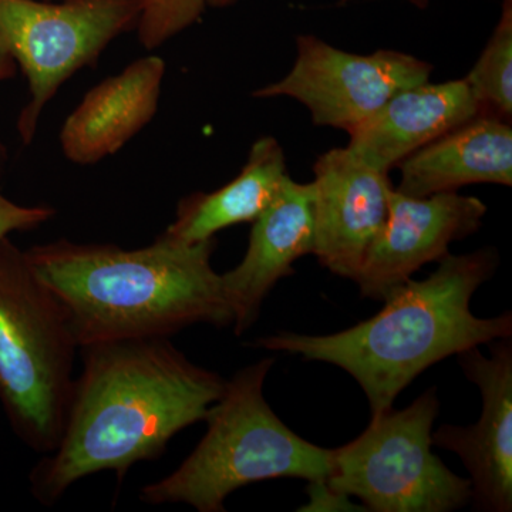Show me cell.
I'll return each instance as SVG.
<instances>
[{
    "label": "cell",
    "mask_w": 512,
    "mask_h": 512,
    "mask_svg": "<svg viewBox=\"0 0 512 512\" xmlns=\"http://www.w3.org/2000/svg\"><path fill=\"white\" fill-rule=\"evenodd\" d=\"M431 74L433 64L400 50L356 55L318 36L299 35L289 73L252 96L289 97L306 107L315 126L350 134L393 94L429 82Z\"/></svg>",
    "instance_id": "obj_8"
},
{
    "label": "cell",
    "mask_w": 512,
    "mask_h": 512,
    "mask_svg": "<svg viewBox=\"0 0 512 512\" xmlns=\"http://www.w3.org/2000/svg\"><path fill=\"white\" fill-rule=\"evenodd\" d=\"M440 402L436 387L409 407L372 416L369 427L332 450L326 481L373 512H448L471 500V481L431 451Z\"/></svg>",
    "instance_id": "obj_6"
},
{
    "label": "cell",
    "mask_w": 512,
    "mask_h": 512,
    "mask_svg": "<svg viewBox=\"0 0 512 512\" xmlns=\"http://www.w3.org/2000/svg\"><path fill=\"white\" fill-rule=\"evenodd\" d=\"M80 349L62 437L30 473L33 497L49 507L84 477L114 471L121 481L134 464L157 460L175 434L205 420L227 383L168 338Z\"/></svg>",
    "instance_id": "obj_1"
},
{
    "label": "cell",
    "mask_w": 512,
    "mask_h": 512,
    "mask_svg": "<svg viewBox=\"0 0 512 512\" xmlns=\"http://www.w3.org/2000/svg\"><path fill=\"white\" fill-rule=\"evenodd\" d=\"M144 5L146 0H0V46L20 64L32 93L19 120L25 143L60 84L138 22Z\"/></svg>",
    "instance_id": "obj_7"
},
{
    "label": "cell",
    "mask_w": 512,
    "mask_h": 512,
    "mask_svg": "<svg viewBox=\"0 0 512 512\" xmlns=\"http://www.w3.org/2000/svg\"><path fill=\"white\" fill-rule=\"evenodd\" d=\"M500 256L493 247L441 259L423 281L412 278L384 298L382 311L333 335L282 332L254 343L348 372L369 400L372 416L392 409L394 400L420 373L448 356L493 340L511 338L512 315L478 318L474 293L493 278Z\"/></svg>",
    "instance_id": "obj_3"
},
{
    "label": "cell",
    "mask_w": 512,
    "mask_h": 512,
    "mask_svg": "<svg viewBox=\"0 0 512 512\" xmlns=\"http://www.w3.org/2000/svg\"><path fill=\"white\" fill-rule=\"evenodd\" d=\"M79 349L66 311L8 237L0 239V403L36 453L62 437Z\"/></svg>",
    "instance_id": "obj_5"
},
{
    "label": "cell",
    "mask_w": 512,
    "mask_h": 512,
    "mask_svg": "<svg viewBox=\"0 0 512 512\" xmlns=\"http://www.w3.org/2000/svg\"><path fill=\"white\" fill-rule=\"evenodd\" d=\"M397 191L410 197L456 192L473 184L512 185L510 121L478 116L397 165Z\"/></svg>",
    "instance_id": "obj_15"
},
{
    "label": "cell",
    "mask_w": 512,
    "mask_h": 512,
    "mask_svg": "<svg viewBox=\"0 0 512 512\" xmlns=\"http://www.w3.org/2000/svg\"><path fill=\"white\" fill-rule=\"evenodd\" d=\"M204 0H146L138 19L140 42L153 49L197 22L204 12Z\"/></svg>",
    "instance_id": "obj_18"
},
{
    "label": "cell",
    "mask_w": 512,
    "mask_h": 512,
    "mask_svg": "<svg viewBox=\"0 0 512 512\" xmlns=\"http://www.w3.org/2000/svg\"><path fill=\"white\" fill-rule=\"evenodd\" d=\"M238 0H204L205 6L210 5L214 8H224V6L234 5Z\"/></svg>",
    "instance_id": "obj_23"
},
{
    "label": "cell",
    "mask_w": 512,
    "mask_h": 512,
    "mask_svg": "<svg viewBox=\"0 0 512 512\" xmlns=\"http://www.w3.org/2000/svg\"><path fill=\"white\" fill-rule=\"evenodd\" d=\"M55 211L47 207H23L0 192V239L13 231H26L49 221Z\"/></svg>",
    "instance_id": "obj_19"
},
{
    "label": "cell",
    "mask_w": 512,
    "mask_h": 512,
    "mask_svg": "<svg viewBox=\"0 0 512 512\" xmlns=\"http://www.w3.org/2000/svg\"><path fill=\"white\" fill-rule=\"evenodd\" d=\"M488 208L480 198L456 192L410 197L393 188L389 211L353 281L365 298L384 301L450 245L476 234Z\"/></svg>",
    "instance_id": "obj_9"
},
{
    "label": "cell",
    "mask_w": 512,
    "mask_h": 512,
    "mask_svg": "<svg viewBox=\"0 0 512 512\" xmlns=\"http://www.w3.org/2000/svg\"><path fill=\"white\" fill-rule=\"evenodd\" d=\"M309 503L303 505L301 512L366 511L350 501L349 495L333 490L326 480L309 481Z\"/></svg>",
    "instance_id": "obj_20"
},
{
    "label": "cell",
    "mask_w": 512,
    "mask_h": 512,
    "mask_svg": "<svg viewBox=\"0 0 512 512\" xmlns=\"http://www.w3.org/2000/svg\"><path fill=\"white\" fill-rule=\"evenodd\" d=\"M164 73L163 59L146 57L90 90L60 133L66 157L92 164L119 151L156 114Z\"/></svg>",
    "instance_id": "obj_14"
},
{
    "label": "cell",
    "mask_w": 512,
    "mask_h": 512,
    "mask_svg": "<svg viewBox=\"0 0 512 512\" xmlns=\"http://www.w3.org/2000/svg\"><path fill=\"white\" fill-rule=\"evenodd\" d=\"M215 239L184 244L161 235L150 247L57 241L25 252L36 278L62 303L79 348L130 339L170 338L194 325L234 323Z\"/></svg>",
    "instance_id": "obj_2"
},
{
    "label": "cell",
    "mask_w": 512,
    "mask_h": 512,
    "mask_svg": "<svg viewBox=\"0 0 512 512\" xmlns=\"http://www.w3.org/2000/svg\"><path fill=\"white\" fill-rule=\"evenodd\" d=\"M288 177L279 141L271 136L259 138L241 173L220 190L184 198L175 221L163 235L184 244H197L232 225L254 222L272 204Z\"/></svg>",
    "instance_id": "obj_16"
},
{
    "label": "cell",
    "mask_w": 512,
    "mask_h": 512,
    "mask_svg": "<svg viewBox=\"0 0 512 512\" xmlns=\"http://www.w3.org/2000/svg\"><path fill=\"white\" fill-rule=\"evenodd\" d=\"M478 116L480 107L466 80H429L393 94L349 134L348 147L390 173L404 158Z\"/></svg>",
    "instance_id": "obj_13"
},
{
    "label": "cell",
    "mask_w": 512,
    "mask_h": 512,
    "mask_svg": "<svg viewBox=\"0 0 512 512\" xmlns=\"http://www.w3.org/2000/svg\"><path fill=\"white\" fill-rule=\"evenodd\" d=\"M13 73V59L9 53L0 46V80L6 79Z\"/></svg>",
    "instance_id": "obj_21"
},
{
    "label": "cell",
    "mask_w": 512,
    "mask_h": 512,
    "mask_svg": "<svg viewBox=\"0 0 512 512\" xmlns=\"http://www.w3.org/2000/svg\"><path fill=\"white\" fill-rule=\"evenodd\" d=\"M252 224L241 264L221 275L238 336L254 325L274 286L293 275V264L312 254L311 183H298L289 175L272 204Z\"/></svg>",
    "instance_id": "obj_12"
},
{
    "label": "cell",
    "mask_w": 512,
    "mask_h": 512,
    "mask_svg": "<svg viewBox=\"0 0 512 512\" xmlns=\"http://www.w3.org/2000/svg\"><path fill=\"white\" fill-rule=\"evenodd\" d=\"M464 80L480 107L481 116L511 121L512 0H504L493 35Z\"/></svg>",
    "instance_id": "obj_17"
},
{
    "label": "cell",
    "mask_w": 512,
    "mask_h": 512,
    "mask_svg": "<svg viewBox=\"0 0 512 512\" xmlns=\"http://www.w3.org/2000/svg\"><path fill=\"white\" fill-rule=\"evenodd\" d=\"M490 356L476 348L458 353V363L483 397L480 420L473 426H441L431 433L433 446L463 460L477 510H512V342L488 343Z\"/></svg>",
    "instance_id": "obj_11"
},
{
    "label": "cell",
    "mask_w": 512,
    "mask_h": 512,
    "mask_svg": "<svg viewBox=\"0 0 512 512\" xmlns=\"http://www.w3.org/2000/svg\"><path fill=\"white\" fill-rule=\"evenodd\" d=\"M313 251L323 268L355 279L389 211V173L352 148H330L313 164Z\"/></svg>",
    "instance_id": "obj_10"
},
{
    "label": "cell",
    "mask_w": 512,
    "mask_h": 512,
    "mask_svg": "<svg viewBox=\"0 0 512 512\" xmlns=\"http://www.w3.org/2000/svg\"><path fill=\"white\" fill-rule=\"evenodd\" d=\"M274 359L239 370L208 412V429L183 464L140 491L150 505L187 504L200 512L225 511V500L245 485L272 478L326 480L332 450L293 433L264 397Z\"/></svg>",
    "instance_id": "obj_4"
},
{
    "label": "cell",
    "mask_w": 512,
    "mask_h": 512,
    "mask_svg": "<svg viewBox=\"0 0 512 512\" xmlns=\"http://www.w3.org/2000/svg\"><path fill=\"white\" fill-rule=\"evenodd\" d=\"M338 2L346 5V3L359 2V0H338ZM402 2L409 3V5L414 6V8L426 9L429 8L430 3L433 2V0H402Z\"/></svg>",
    "instance_id": "obj_22"
}]
</instances>
